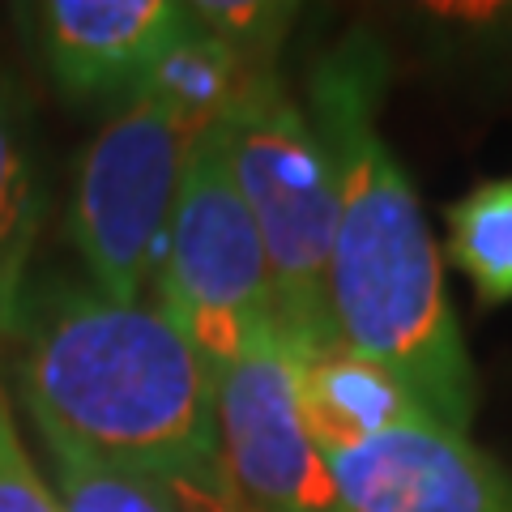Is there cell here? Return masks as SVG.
<instances>
[{
	"mask_svg": "<svg viewBox=\"0 0 512 512\" xmlns=\"http://www.w3.org/2000/svg\"><path fill=\"white\" fill-rule=\"evenodd\" d=\"M389 52L350 30L308 73V120L333 167L329 312L338 342L406 384L453 431H470L478 376L444 286V252L406 167L384 141Z\"/></svg>",
	"mask_w": 512,
	"mask_h": 512,
	"instance_id": "cell-1",
	"label": "cell"
},
{
	"mask_svg": "<svg viewBox=\"0 0 512 512\" xmlns=\"http://www.w3.org/2000/svg\"><path fill=\"white\" fill-rule=\"evenodd\" d=\"M9 338L39 436L158 487H222L214 376L158 308L52 278L26 291Z\"/></svg>",
	"mask_w": 512,
	"mask_h": 512,
	"instance_id": "cell-2",
	"label": "cell"
},
{
	"mask_svg": "<svg viewBox=\"0 0 512 512\" xmlns=\"http://www.w3.org/2000/svg\"><path fill=\"white\" fill-rule=\"evenodd\" d=\"M227 163L265 248L278 325L299 355L333 346L329 252H333V167L308 107L269 69L218 120Z\"/></svg>",
	"mask_w": 512,
	"mask_h": 512,
	"instance_id": "cell-3",
	"label": "cell"
},
{
	"mask_svg": "<svg viewBox=\"0 0 512 512\" xmlns=\"http://www.w3.org/2000/svg\"><path fill=\"white\" fill-rule=\"evenodd\" d=\"M154 291V308L197 350L214 380L252 338L278 325L274 278L256 222L239 197L218 124L197 133L188 146Z\"/></svg>",
	"mask_w": 512,
	"mask_h": 512,
	"instance_id": "cell-4",
	"label": "cell"
},
{
	"mask_svg": "<svg viewBox=\"0 0 512 512\" xmlns=\"http://www.w3.org/2000/svg\"><path fill=\"white\" fill-rule=\"evenodd\" d=\"M192 137L163 99L133 90L86 146L73 188V244L99 295L141 303V291L154 286Z\"/></svg>",
	"mask_w": 512,
	"mask_h": 512,
	"instance_id": "cell-5",
	"label": "cell"
},
{
	"mask_svg": "<svg viewBox=\"0 0 512 512\" xmlns=\"http://www.w3.org/2000/svg\"><path fill=\"white\" fill-rule=\"evenodd\" d=\"M218 483L244 512H338L329 461L299 410V350L269 325L214 380Z\"/></svg>",
	"mask_w": 512,
	"mask_h": 512,
	"instance_id": "cell-6",
	"label": "cell"
},
{
	"mask_svg": "<svg viewBox=\"0 0 512 512\" xmlns=\"http://www.w3.org/2000/svg\"><path fill=\"white\" fill-rule=\"evenodd\" d=\"M325 461L338 512H512V474L436 414Z\"/></svg>",
	"mask_w": 512,
	"mask_h": 512,
	"instance_id": "cell-7",
	"label": "cell"
},
{
	"mask_svg": "<svg viewBox=\"0 0 512 512\" xmlns=\"http://www.w3.org/2000/svg\"><path fill=\"white\" fill-rule=\"evenodd\" d=\"M35 22L47 69L64 94L128 99L184 35L188 9L171 0H47Z\"/></svg>",
	"mask_w": 512,
	"mask_h": 512,
	"instance_id": "cell-8",
	"label": "cell"
},
{
	"mask_svg": "<svg viewBox=\"0 0 512 512\" xmlns=\"http://www.w3.org/2000/svg\"><path fill=\"white\" fill-rule=\"evenodd\" d=\"M299 410L325 457L431 414L389 367L342 342L299 355Z\"/></svg>",
	"mask_w": 512,
	"mask_h": 512,
	"instance_id": "cell-9",
	"label": "cell"
},
{
	"mask_svg": "<svg viewBox=\"0 0 512 512\" xmlns=\"http://www.w3.org/2000/svg\"><path fill=\"white\" fill-rule=\"evenodd\" d=\"M256 77H261V69H252V64L239 52H231L218 35L201 30L197 22H188L184 35L167 47L163 60L154 64L150 77L137 90H150L192 133H205V128L218 124L239 103V94H244Z\"/></svg>",
	"mask_w": 512,
	"mask_h": 512,
	"instance_id": "cell-10",
	"label": "cell"
},
{
	"mask_svg": "<svg viewBox=\"0 0 512 512\" xmlns=\"http://www.w3.org/2000/svg\"><path fill=\"white\" fill-rule=\"evenodd\" d=\"M43 218V188L26 150L22 116L9 90H0V338L18 325L26 299V269Z\"/></svg>",
	"mask_w": 512,
	"mask_h": 512,
	"instance_id": "cell-11",
	"label": "cell"
},
{
	"mask_svg": "<svg viewBox=\"0 0 512 512\" xmlns=\"http://www.w3.org/2000/svg\"><path fill=\"white\" fill-rule=\"evenodd\" d=\"M444 256L474 286L483 308L512 303V175L478 180L448 205Z\"/></svg>",
	"mask_w": 512,
	"mask_h": 512,
	"instance_id": "cell-12",
	"label": "cell"
},
{
	"mask_svg": "<svg viewBox=\"0 0 512 512\" xmlns=\"http://www.w3.org/2000/svg\"><path fill=\"white\" fill-rule=\"evenodd\" d=\"M43 448L60 512H180L167 487L150 478L103 466L56 436H43Z\"/></svg>",
	"mask_w": 512,
	"mask_h": 512,
	"instance_id": "cell-13",
	"label": "cell"
},
{
	"mask_svg": "<svg viewBox=\"0 0 512 512\" xmlns=\"http://www.w3.org/2000/svg\"><path fill=\"white\" fill-rule=\"evenodd\" d=\"M295 5H256V0H205V5H188V22L210 30L231 52L244 56L252 69H274V56L295 22Z\"/></svg>",
	"mask_w": 512,
	"mask_h": 512,
	"instance_id": "cell-14",
	"label": "cell"
},
{
	"mask_svg": "<svg viewBox=\"0 0 512 512\" xmlns=\"http://www.w3.org/2000/svg\"><path fill=\"white\" fill-rule=\"evenodd\" d=\"M0 512H60L56 491L43 483L26 453L5 389H0Z\"/></svg>",
	"mask_w": 512,
	"mask_h": 512,
	"instance_id": "cell-15",
	"label": "cell"
}]
</instances>
